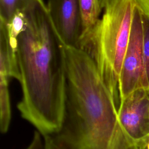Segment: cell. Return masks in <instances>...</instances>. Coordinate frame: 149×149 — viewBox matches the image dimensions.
<instances>
[{
  "instance_id": "cell-2",
  "label": "cell",
  "mask_w": 149,
  "mask_h": 149,
  "mask_svg": "<svg viewBox=\"0 0 149 149\" xmlns=\"http://www.w3.org/2000/svg\"><path fill=\"white\" fill-rule=\"evenodd\" d=\"M24 11L26 26L16 38L22 93L17 108L21 116L44 136L56 131L61 123L64 63L44 1L34 0Z\"/></svg>"
},
{
  "instance_id": "cell-12",
  "label": "cell",
  "mask_w": 149,
  "mask_h": 149,
  "mask_svg": "<svg viewBox=\"0 0 149 149\" xmlns=\"http://www.w3.org/2000/svg\"><path fill=\"white\" fill-rule=\"evenodd\" d=\"M108 1V0H99V2H100V6H101V8H103Z\"/></svg>"
},
{
  "instance_id": "cell-5",
  "label": "cell",
  "mask_w": 149,
  "mask_h": 149,
  "mask_svg": "<svg viewBox=\"0 0 149 149\" xmlns=\"http://www.w3.org/2000/svg\"><path fill=\"white\" fill-rule=\"evenodd\" d=\"M142 15L136 6L130 39L119 79L120 101L134 90L142 87L143 77Z\"/></svg>"
},
{
  "instance_id": "cell-6",
  "label": "cell",
  "mask_w": 149,
  "mask_h": 149,
  "mask_svg": "<svg viewBox=\"0 0 149 149\" xmlns=\"http://www.w3.org/2000/svg\"><path fill=\"white\" fill-rule=\"evenodd\" d=\"M46 7L59 42L79 48L83 30L80 0H48Z\"/></svg>"
},
{
  "instance_id": "cell-3",
  "label": "cell",
  "mask_w": 149,
  "mask_h": 149,
  "mask_svg": "<svg viewBox=\"0 0 149 149\" xmlns=\"http://www.w3.org/2000/svg\"><path fill=\"white\" fill-rule=\"evenodd\" d=\"M135 7L134 0H108L103 8L102 16L81 38L79 48L94 59L118 106L119 79L130 39Z\"/></svg>"
},
{
  "instance_id": "cell-7",
  "label": "cell",
  "mask_w": 149,
  "mask_h": 149,
  "mask_svg": "<svg viewBox=\"0 0 149 149\" xmlns=\"http://www.w3.org/2000/svg\"><path fill=\"white\" fill-rule=\"evenodd\" d=\"M16 47L10 38L6 24L0 21V90H9L11 78L20 81Z\"/></svg>"
},
{
  "instance_id": "cell-4",
  "label": "cell",
  "mask_w": 149,
  "mask_h": 149,
  "mask_svg": "<svg viewBox=\"0 0 149 149\" xmlns=\"http://www.w3.org/2000/svg\"><path fill=\"white\" fill-rule=\"evenodd\" d=\"M118 118L129 138L144 149L149 135V88L139 87L122 100Z\"/></svg>"
},
{
  "instance_id": "cell-9",
  "label": "cell",
  "mask_w": 149,
  "mask_h": 149,
  "mask_svg": "<svg viewBox=\"0 0 149 149\" xmlns=\"http://www.w3.org/2000/svg\"><path fill=\"white\" fill-rule=\"evenodd\" d=\"M33 1L0 0V20L5 23H9L16 12L24 10Z\"/></svg>"
},
{
  "instance_id": "cell-10",
  "label": "cell",
  "mask_w": 149,
  "mask_h": 149,
  "mask_svg": "<svg viewBox=\"0 0 149 149\" xmlns=\"http://www.w3.org/2000/svg\"><path fill=\"white\" fill-rule=\"evenodd\" d=\"M142 22L143 57L142 87L149 88V20L142 15Z\"/></svg>"
},
{
  "instance_id": "cell-13",
  "label": "cell",
  "mask_w": 149,
  "mask_h": 149,
  "mask_svg": "<svg viewBox=\"0 0 149 149\" xmlns=\"http://www.w3.org/2000/svg\"><path fill=\"white\" fill-rule=\"evenodd\" d=\"M144 149H149V135L147 139V141L145 144V147H144Z\"/></svg>"
},
{
  "instance_id": "cell-8",
  "label": "cell",
  "mask_w": 149,
  "mask_h": 149,
  "mask_svg": "<svg viewBox=\"0 0 149 149\" xmlns=\"http://www.w3.org/2000/svg\"><path fill=\"white\" fill-rule=\"evenodd\" d=\"M80 3L83 23L81 39L96 24L100 19L102 9L99 0H80Z\"/></svg>"
},
{
  "instance_id": "cell-1",
  "label": "cell",
  "mask_w": 149,
  "mask_h": 149,
  "mask_svg": "<svg viewBox=\"0 0 149 149\" xmlns=\"http://www.w3.org/2000/svg\"><path fill=\"white\" fill-rule=\"evenodd\" d=\"M65 73L59 129L43 136L44 149H140L118 118V105L91 56L59 44Z\"/></svg>"
},
{
  "instance_id": "cell-11",
  "label": "cell",
  "mask_w": 149,
  "mask_h": 149,
  "mask_svg": "<svg viewBox=\"0 0 149 149\" xmlns=\"http://www.w3.org/2000/svg\"><path fill=\"white\" fill-rule=\"evenodd\" d=\"M134 2L141 13L149 20V0H134Z\"/></svg>"
}]
</instances>
